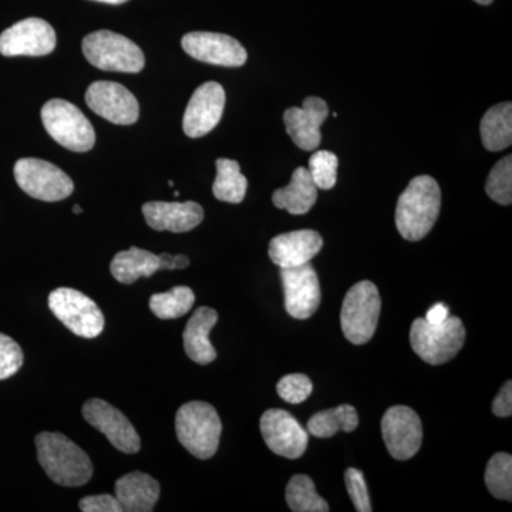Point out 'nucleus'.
I'll use <instances>...</instances> for the list:
<instances>
[{"mask_svg": "<svg viewBox=\"0 0 512 512\" xmlns=\"http://www.w3.org/2000/svg\"><path fill=\"white\" fill-rule=\"evenodd\" d=\"M37 460L53 483L82 487L93 477V464L86 451L62 433L37 434Z\"/></svg>", "mask_w": 512, "mask_h": 512, "instance_id": "1", "label": "nucleus"}, {"mask_svg": "<svg viewBox=\"0 0 512 512\" xmlns=\"http://www.w3.org/2000/svg\"><path fill=\"white\" fill-rule=\"evenodd\" d=\"M440 185L430 175L410 181L397 201L396 227L407 241H420L429 235L440 215Z\"/></svg>", "mask_w": 512, "mask_h": 512, "instance_id": "2", "label": "nucleus"}, {"mask_svg": "<svg viewBox=\"0 0 512 512\" xmlns=\"http://www.w3.org/2000/svg\"><path fill=\"white\" fill-rule=\"evenodd\" d=\"M175 431L185 450L200 460H208L220 446L222 423L211 404L190 402L178 409Z\"/></svg>", "mask_w": 512, "mask_h": 512, "instance_id": "3", "label": "nucleus"}, {"mask_svg": "<svg viewBox=\"0 0 512 512\" xmlns=\"http://www.w3.org/2000/svg\"><path fill=\"white\" fill-rule=\"evenodd\" d=\"M414 353L429 365L450 362L466 342V329L457 316H448L440 325H431L426 319L414 320L410 329Z\"/></svg>", "mask_w": 512, "mask_h": 512, "instance_id": "4", "label": "nucleus"}, {"mask_svg": "<svg viewBox=\"0 0 512 512\" xmlns=\"http://www.w3.org/2000/svg\"><path fill=\"white\" fill-rule=\"evenodd\" d=\"M82 49L89 63L104 72L140 73L146 66L140 47L110 30H99L84 37Z\"/></svg>", "mask_w": 512, "mask_h": 512, "instance_id": "5", "label": "nucleus"}, {"mask_svg": "<svg viewBox=\"0 0 512 512\" xmlns=\"http://www.w3.org/2000/svg\"><path fill=\"white\" fill-rule=\"evenodd\" d=\"M47 134L74 153H87L96 144V131L79 107L62 99L47 101L42 109Z\"/></svg>", "mask_w": 512, "mask_h": 512, "instance_id": "6", "label": "nucleus"}, {"mask_svg": "<svg viewBox=\"0 0 512 512\" xmlns=\"http://www.w3.org/2000/svg\"><path fill=\"white\" fill-rule=\"evenodd\" d=\"M380 311L382 299L373 282L362 281L350 288L340 312L345 338L353 345H365L372 340L379 325Z\"/></svg>", "mask_w": 512, "mask_h": 512, "instance_id": "7", "label": "nucleus"}, {"mask_svg": "<svg viewBox=\"0 0 512 512\" xmlns=\"http://www.w3.org/2000/svg\"><path fill=\"white\" fill-rule=\"evenodd\" d=\"M49 308L60 322L80 338H97L104 316L93 299L72 288H57L49 295Z\"/></svg>", "mask_w": 512, "mask_h": 512, "instance_id": "8", "label": "nucleus"}, {"mask_svg": "<svg viewBox=\"0 0 512 512\" xmlns=\"http://www.w3.org/2000/svg\"><path fill=\"white\" fill-rule=\"evenodd\" d=\"M15 180L35 200L56 202L73 194L72 178L57 165L39 158H22L13 168Z\"/></svg>", "mask_w": 512, "mask_h": 512, "instance_id": "9", "label": "nucleus"}, {"mask_svg": "<svg viewBox=\"0 0 512 512\" xmlns=\"http://www.w3.org/2000/svg\"><path fill=\"white\" fill-rule=\"evenodd\" d=\"M384 444L396 460H409L423 443V424L419 414L407 406L390 407L382 419Z\"/></svg>", "mask_w": 512, "mask_h": 512, "instance_id": "10", "label": "nucleus"}, {"mask_svg": "<svg viewBox=\"0 0 512 512\" xmlns=\"http://www.w3.org/2000/svg\"><path fill=\"white\" fill-rule=\"evenodd\" d=\"M56 42L55 29L46 20L23 19L0 35V55L46 56L55 50Z\"/></svg>", "mask_w": 512, "mask_h": 512, "instance_id": "11", "label": "nucleus"}, {"mask_svg": "<svg viewBox=\"0 0 512 512\" xmlns=\"http://www.w3.org/2000/svg\"><path fill=\"white\" fill-rule=\"evenodd\" d=\"M83 417L90 426L101 431L117 450L126 454L140 451L141 440L130 420L116 407L101 399H90L83 404Z\"/></svg>", "mask_w": 512, "mask_h": 512, "instance_id": "12", "label": "nucleus"}, {"mask_svg": "<svg viewBox=\"0 0 512 512\" xmlns=\"http://www.w3.org/2000/svg\"><path fill=\"white\" fill-rule=\"evenodd\" d=\"M261 433L269 450L281 457L296 460L308 448V431L285 410L271 409L262 414Z\"/></svg>", "mask_w": 512, "mask_h": 512, "instance_id": "13", "label": "nucleus"}, {"mask_svg": "<svg viewBox=\"0 0 512 512\" xmlns=\"http://www.w3.org/2000/svg\"><path fill=\"white\" fill-rule=\"evenodd\" d=\"M184 52L198 62L222 67H241L248 53L237 39L222 33L191 32L181 40Z\"/></svg>", "mask_w": 512, "mask_h": 512, "instance_id": "14", "label": "nucleus"}, {"mask_svg": "<svg viewBox=\"0 0 512 512\" xmlns=\"http://www.w3.org/2000/svg\"><path fill=\"white\" fill-rule=\"evenodd\" d=\"M285 291L286 312L295 319H309L315 315L322 299L318 274L309 264L281 268Z\"/></svg>", "mask_w": 512, "mask_h": 512, "instance_id": "15", "label": "nucleus"}, {"mask_svg": "<svg viewBox=\"0 0 512 512\" xmlns=\"http://www.w3.org/2000/svg\"><path fill=\"white\" fill-rule=\"evenodd\" d=\"M86 103L94 113L119 126H131L140 116V106L134 94L114 82L90 84Z\"/></svg>", "mask_w": 512, "mask_h": 512, "instance_id": "16", "label": "nucleus"}, {"mask_svg": "<svg viewBox=\"0 0 512 512\" xmlns=\"http://www.w3.org/2000/svg\"><path fill=\"white\" fill-rule=\"evenodd\" d=\"M225 90L220 83L207 82L192 94L185 109L183 128L185 136H207L218 126L224 114Z\"/></svg>", "mask_w": 512, "mask_h": 512, "instance_id": "17", "label": "nucleus"}, {"mask_svg": "<svg viewBox=\"0 0 512 512\" xmlns=\"http://www.w3.org/2000/svg\"><path fill=\"white\" fill-rule=\"evenodd\" d=\"M328 104L320 97H306L302 107H291L285 111L286 133L293 143L303 151H313L320 146V126L328 117Z\"/></svg>", "mask_w": 512, "mask_h": 512, "instance_id": "18", "label": "nucleus"}, {"mask_svg": "<svg viewBox=\"0 0 512 512\" xmlns=\"http://www.w3.org/2000/svg\"><path fill=\"white\" fill-rule=\"evenodd\" d=\"M148 227L154 231H170L175 234L192 231L204 220V210L194 201H151L143 205Z\"/></svg>", "mask_w": 512, "mask_h": 512, "instance_id": "19", "label": "nucleus"}, {"mask_svg": "<svg viewBox=\"0 0 512 512\" xmlns=\"http://www.w3.org/2000/svg\"><path fill=\"white\" fill-rule=\"evenodd\" d=\"M322 247V237L312 229L286 232L272 239L269 244V258L279 268H293L309 264Z\"/></svg>", "mask_w": 512, "mask_h": 512, "instance_id": "20", "label": "nucleus"}, {"mask_svg": "<svg viewBox=\"0 0 512 512\" xmlns=\"http://www.w3.org/2000/svg\"><path fill=\"white\" fill-rule=\"evenodd\" d=\"M114 493L123 511L151 512L160 498L161 487L156 478L134 471L116 481Z\"/></svg>", "mask_w": 512, "mask_h": 512, "instance_id": "21", "label": "nucleus"}, {"mask_svg": "<svg viewBox=\"0 0 512 512\" xmlns=\"http://www.w3.org/2000/svg\"><path fill=\"white\" fill-rule=\"evenodd\" d=\"M218 313L208 306H201L188 320L184 330V350L192 362L210 365L217 359V352L210 342L212 328L217 325Z\"/></svg>", "mask_w": 512, "mask_h": 512, "instance_id": "22", "label": "nucleus"}, {"mask_svg": "<svg viewBox=\"0 0 512 512\" xmlns=\"http://www.w3.org/2000/svg\"><path fill=\"white\" fill-rule=\"evenodd\" d=\"M318 200V187L313 183L308 168L299 167L293 171L291 183L279 188L272 195L275 207L292 215L308 214Z\"/></svg>", "mask_w": 512, "mask_h": 512, "instance_id": "23", "label": "nucleus"}, {"mask_svg": "<svg viewBox=\"0 0 512 512\" xmlns=\"http://www.w3.org/2000/svg\"><path fill=\"white\" fill-rule=\"evenodd\" d=\"M110 271L117 282L131 285L140 278H150L160 271V261H158V255L153 252L131 247L114 256Z\"/></svg>", "mask_w": 512, "mask_h": 512, "instance_id": "24", "label": "nucleus"}, {"mask_svg": "<svg viewBox=\"0 0 512 512\" xmlns=\"http://www.w3.org/2000/svg\"><path fill=\"white\" fill-rule=\"evenodd\" d=\"M481 141L488 151H503L512 144V104H497L481 120Z\"/></svg>", "mask_w": 512, "mask_h": 512, "instance_id": "25", "label": "nucleus"}, {"mask_svg": "<svg viewBox=\"0 0 512 512\" xmlns=\"http://www.w3.org/2000/svg\"><path fill=\"white\" fill-rule=\"evenodd\" d=\"M357 426H359V414L355 407L342 404L336 409L323 410L312 416L308 421V433L318 439H329L339 431L350 433L356 430Z\"/></svg>", "mask_w": 512, "mask_h": 512, "instance_id": "26", "label": "nucleus"}, {"mask_svg": "<svg viewBox=\"0 0 512 512\" xmlns=\"http://www.w3.org/2000/svg\"><path fill=\"white\" fill-rule=\"evenodd\" d=\"M248 190V180L241 173V167L235 160L218 158L217 178L212 185V192L217 200L239 204L244 201Z\"/></svg>", "mask_w": 512, "mask_h": 512, "instance_id": "27", "label": "nucleus"}, {"mask_svg": "<svg viewBox=\"0 0 512 512\" xmlns=\"http://www.w3.org/2000/svg\"><path fill=\"white\" fill-rule=\"evenodd\" d=\"M286 503L293 512H328L329 505L316 493L312 478L293 476L286 487Z\"/></svg>", "mask_w": 512, "mask_h": 512, "instance_id": "28", "label": "nucleus"}, {"mask_svg": "<svg viewBox=\"0 0 512 512\" xmlns=\"http://www.w3.org/2000/svg\"><path fill=\"white\" fill-rule=\"evenodd\" d=\"M194 303V292L188 286H175L168 292L151 296L150 309L157 318L170 320L181 318L190 312Z\"/></svg>", "mask_w": 512, "mask_h": 512, "instance_id": "29", "label": "nucleus"}, {"mask_svg": "<svg viewBox=\"0 0 512 512\" xmlns=\"http://www.w3.org/2000/svg\"><path fill=\"white\" fill-rule=\"evenodd\" d=\"M485 484L488 491L498 500H512V457L507 453H497L488 461L485 470Z\"/></svg>", "mask_w": 512, "mask_h": 512, "instance_id": "30", "label": "nucleus"}, {"mask_svg": "<svg viewBox=\"0 0 512 512\" xmlns=\"http://www.w3.org/2000/svg\"><path fill=\"white\" fill-rule=\"evenodd\" d=\"M485 191L491 200L501 205L512 202V157H504L498 161L488 175Z\"/></svg>", "mask_w": 512, "mask_h": 512, "instance_id": "31", "label": "nucleus"}, {"mask_svg": "<svg viewBox=\"0 0 512 512\" xmlns=\"http://www.w3.org/2000/svg\"><path fill=\"white\" fill-rule=\"evenodd\" d=\"M339 160L332 151H316L309 160V173L318 190H332L338 181Z\"/></svg>", "mask_w": 512, "mask_h": 512, "instance_id": "32", "label": "nucleus"}, {"mask_svg": "<svg viewBox=\"0 0 512 512\" xmlns=\"http://www.w3.org/2000/svg\"><path fill=\"white\" fill-rule=\"evenodd\" d=\"M279 397L286 403L301 404L311 396L313 392V384L308 376L295 373L282 377L276 386Z\"/></svg>", "mask_w": 512, "mask_h": 512, "instance_id": "33", "label": "nucleus"}, {"mask_svg": "<svg viewBox=\"0 0 512 512\" xmlns=\"http://www.w3.org/2000/svg\"><path fill=\"white\" fill-rule=\"evenodd\" d=\"M22 348L10 336L0 333V380L9 379L23 366Z\"/></svg>", "mask_w": 512, "mask_h": 512, "instance_id": "34", "label": "nucleus"}, {"mask_svg": "<svg viewBox=\"0 0 512 512\" xmlns=\"http://www.w3.org/2000/svg\"><path fill=\"white\" fill-rule=\"evenodd\" d=\"M345 483L346 488H348L350 500L355 504L356 511H372L369 490H367L365 477H363L362 471L356 470V468H348L345 473Z\"/></svg>", "mask_w": 512, "mask_h": 512, "instance_id": "35", "label": "nucleus"}, {"mask_svg": "<svg viewBox=\"0 0 512 512\" xmlns=\"http://www.w3.org/2000/svg\"><path fill=\"white\" fill-rule=\"evenodd\" d=\"M79 508L83 512H123L119 501L114 495H89L80 500Z\"/></svg>", "mask_w": 512, "mask_h": 512, "instance_id": "36", "label": "nucleus"}, {"mask_svg": "<svg viewBox=\"0 0 512 512\" xmlns=\"http://www.w3.org/2000/svg\"><path fill=\"white\" fill-rule=\"evenodd\" d=\"M493 412L498 417H510L512 414V383L508 380L495 397L493 403Z\"/></svg>", "mask_w": 512, "mask_h": 512, "instance_id": "37", "label": "nucleus"}, {"mask_svg": "<svg viewBox=\"0 0 512 512\" xmlns=\"http://www.w3.org/2000/svg\"><path fill=\"white\" fill-rule=\"evenodd\" d=\"M450 316V311L444 303H436V305L431 306L429 311H427L426 322L431 323V325H440L444 320L448 319Z\"/></svg>", "mask_w": 512, "mask_h": 512, "instance_id": "38", "label": "nucleus"}, {"mask_svg": "<svg viewBox=\"0 0 512 512\" xmlns=\"http://www.w3.org/2000/svg\"><path fill=\"white\" fill-rule=\"evenodd\" d=\"M158 261H160V271H174L175 255H170V254L158 255Z\"/></svg>", "mask_w": 512, "mask_h": 512, "instance_id": "39", "label": "nucleus"}, {"mask_svg": "<svg viewBox=\"0 0 512 512\" xmlns=\"http://www.w3.org/2000/svg\"><path fill=\"white\" fill-rule=\"evenodd\" d=\"M190 265V259L185 255H175V269H185Z\"/></svg>", "mask_w": 512, "mask_h": 512, "instance_id": "40", "label": "nucleus"}, {"mask_svg": "<svg viewBox=\"0 0 512 512\" xmlns=\"http://www.w3.org/2000/svg\"><path fill=\"white\" fill-rule=\"evenodd\" d=\"M94 2L107 3V5H123L128 0H94Z\"/></svg>", "mask_w": 512, "mask_h": 512, "instance_id": "41", "label": "nucleus"}, {"mask_svg": "<svg viewBox=\"0 0 512 512\" xmlns=\"http://www.w3.org/2000/svg\"><path fill=\"white\" fill-rule=\"evenodd\" d=\"M73 212H74V214H82V212H83V208H82V207H80V205H77V204H76V205H74V207H73Z\"/></svg>", "mask_w": 512, "mask_h": 512, "instance_id": "42", "label": "nucleus"}, {"mask_svg": "<svg viewBox=\"0 0 512 512\" xmlns=\"http://www.w3.org/2000/svg\"><path fill=\"white\" fill-rule=\"evenodd\" d=\"M474 2L480 3V5H490V3H493V0H474Z\"/></svg>", "mask_w": 512, "mask_h": 512, "instance_id": "43", "label": "nucleus"}]
</instances>
